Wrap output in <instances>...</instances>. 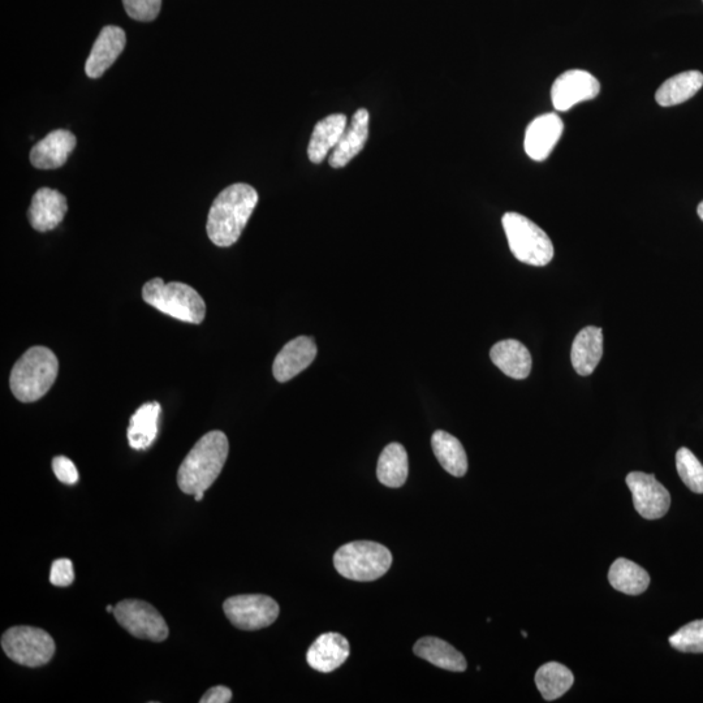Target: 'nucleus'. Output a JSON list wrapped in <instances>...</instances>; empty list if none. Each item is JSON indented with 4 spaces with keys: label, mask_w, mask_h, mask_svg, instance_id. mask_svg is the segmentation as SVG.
I'll return each instance as SVG.
<instances>
[{
    "label": "nucleus",
    "mask_w": 703,
    "mask_h": 703,
    "mask_svg": "<svg viewBox=\"0 0 703 703\" xmlns=\"http://www.w3.org/2000/svg\"><path fill=\"white\" fill-rule=\"evenodd\" d=\"M258 204L256 189L248 184H234L215 198L207 217L206 231L211 243L228 248L234 245L247 227Z\"/></svg>",
    "instance_id": "1"
},
{
    "label": "nucleus",
    "mask_w": 703,
    "mask_h": 703,
    "mask_svg": "<svg viewBox=\"0 0 703 703\" xmlns=\"http://www.w3.org/2000/svg\"><path fill=\"white\" fill-rule=\"evenodd\" d=\"M230 444L222 431H210L194 444L181 463L178 485L183 493L194 495L209 489L226 464Z\"/></svg>",
    "instance_id": "2"
},
{
    "label": "nucleus",
    "mask_w": 703,
    "mask_h": 703,
    "mask_svg": "<svg viewBox=\"0 0 703 703\" xmlns=\"http://www.w3.org/2000/svg\"><path fill=\"white\" fill-rule=\"evenodd\" d=\"M59 361L51 349L33 347L16 362L10 375L12 394L21 403L40 400L58 378Z\"/></svg>",
    "instance_id": "3"
},
{
    "label": "nucleus",
    "mask_w": 703,
    "mask_h": 703,
    "mask_svg": "<svg viewBox=\"0 0 703 703\" xmlns=\"http://www.w3.org/2000/svg\"><path fill=\"white\" fill-rule=\"evenodd\" d=\"M142 299L159 312L181 322L200 325L206 316L204 299L185 283H165L161 278H154L142 288Z\"/></svg>",
    "instance_id": "4"
},
{
    "label": "nucleus",
    "mask_w": 703,
    "mask_h": 703,
    "mask_svg": "<svg viewBox=\"0 0 703 703\" xmlns=\"http://www.w3.org/2000/svg\"><path fill=\"white\" fill-rule=\"evenodd\" d=\"M392 564V554L377 542L356 541L340 547L334 555L336 571L345 579L369 582L385 576Z\"/></svg>",
    "instance_id": "5"
},
{
    "label": "nucleus",
    "mask_w": 703,
    "mask_h": 703,
    "mask_svg": "<svg viewBox=\"0 0 703 703\" xmlns=\"http://www.w3.org/2000/svg\"><path fill=\"white\" fill-rule=\"evenodd\" d=\"M502 224L517 260L530 266L549 265L554 258V245L541 227L519 213L504 214Z\"/></svg>",
    "instance_id": "6"
},
{
    "label": "nucleus",
    "mask_w": 703,
    "mask_h": 703,
    "mask_svg": "<svg viewBox=\"0 0 703 703\" xmlns=\"http://www.w3.org/2000/svg\"><path fill=\"white\" fill-rule=\"evenodd\" d=\"M2 648L7 657L21 666L41 667L55 654V642L40 628L14 627L2 637Z\"/></svg>",
    "instance_id": "7"
},
{
    "label": "nucleus",
    "mask_w": 703,
    "mask_h": 703,
    "mask_svg": "<svg viewBox=\"0 0 703 703\" xmlns=\"http://www.w3.org/2000/svg\"><path fill=\"white\" fill-rule=\"evenodd\" d=\"M224 614L236 628L258 631L270 627L279 616V605L273 598L262 594L236 595L223 605Z\"/></svg>",
    "instance_id": "8"
},
{
    "label": "nucleus",
    "mask_w": 703,
    "mask_h": 703,
    "mask_svg": "<svg viewBox=\"0 0 703 703\" xmlns=\"http://www.w3.org/2000/svg\"><path fill=\"white\" fill-rule=\"evenodd\" d=\"M114 616L125 631L136 638L153 642L167 640L166 620L148 602L125 599L115 606Z\"/></svg>",
    "instance_id": "9"
},
{
    "label": "nucleus",
    "mask_w": 703,
    "mask_h": 703,
    "mask_svg": "<svg viewBox=\"0 0 703 703\" xmlns=\"http://www.w3.org/2000/svg\"><path fill=\"white\" fill-rule=\"evenodd\" d=\"M627 485L633 495L636 511L644 519L658 520L667 515L671 506V495L654 474L629 473Z\"/></svg>",
    "instance_id": "10"
},
{
    "label": "nucleus",
    "mask_w": 703,
    "mask_h": 703,
    "mask_svg": "<svg viewBox=\"0 0 703 703\" xmlns=\"http://www.w3.org/2000/svg\"><path fill=\"white\" fill-rule=\"evenodd\" d=\"M599 92H601V84L592 73L571 69L560 75L552 85V105L555 110L568 111L577 103L594 99Z\"/></svg>",
    "instance_id": "11"
},
{
    "label": "nucleus",
    "mask_w": 703,
    "mask_h": 703,
    "mask_svg": "<svg viewBox=\"0 0 703 703\" xmlns=\"http://www.w3.org/2000/svg\"><path fill=\"white\" fill-rule=\"evenodd\" d=\"M317 357V344L309 336H299L284 345L275 357L273 374L276 381L286 383L303 373Z\"/></svg>",
    "instance_id": "12"
},
{
    "label": "nucleus",
    "mask_w": 703,
    "mask_h": 703,
    "mask_svg": "<svg viewBox=\"0 0 703 703\" xmlns=\"http://www.w3.org/2000/svg\"><path fill=\"white\" fill-rule=\"evenodd\" d=\"M563 120L556 114L538 116L528 125L525 132L524 148L533 161L542 162L549 158L555 145L563 135Z\"/></svg>",
    "instance_id": "13"
},
{
    "label": "nucleus",
    "mask_w": 703,
    "mask_h": 703,
    "mask_svg": "<svg viewBox=\"0 0 703 703\" xmlns=\"http://www.w3.org/2000/svg\"><path fill=\"white\" fill-rule=\"evenodd\" d=\"M125 42V32L115 25H107L101 30L97 41L94 42L92 53H90L85 64L86 76L90 79H99L103 73L116 62L119 55L123 53Z\"/></svg>",
    "instance_id": "14"
},
{
    "label": "nucleus",
    "mask_w": 703,
    "mask_h": 703,
    "mask_svg": "<svg viewBox=\"0 0 703 703\" xmlns=\"http://www.w3.org/2000/svg\"><path fill=\"white\" fill-rule=\"evenodd\" d=\"M68 211L66 197L51 188L38 189L28 210V218L34 230L53 231L63 222Z\"/></svg>",
    "instance_id": "15"
},
{
    "label": "nucleus",
    "mask_w": 703,
    "mask_h": 703,
    "mask_svg": "<svg viewBox=\"0 0 703 703\" xmlns=\"http://www.w3.org/2000/svg\"><path fill=\"white\" fill-rule=\"evenodd\" d=\"M75 148V135L66 129H56L33 146L30 162L38 170H56L67 162Z\"/></svg>",
    "instance_id": "16"
},
{
    "label": "nucleus",
    "mask_w": 703,
    "mask_h": 703,
    "mask_svg": "<svg viewBox=\"0 0 703 703\" xmlns=\"http://www.w3.org/2000/svg\"><path fill=\"white\" fill-rule=\"evenodd\" d=\"M351 654L347 638L339 633H325L310 646L306 661L313 670L329 674L342 666Z\"/></svg>",
    "instance_id": "17"
},
{
    "label": "nucleus",
    "mask_w": 703,
    "mask_h": 703,
    "mask_svg": "<svg viewBox=\"0 0 703 703\" xmlns=\"http://www.w3.org/2000/svg\"><path fill=\"white\" fill-rule=\"evenodd\" d=\"M369 112L365 109L356 111L352 116L351 124L347 125L338 145L330 155V166L342 168L348 165L364 149L369 137Z\"/></svg>",
    "instance_id": "18"
},
{
    "label": "nucleus",
    "mask_w": 703,
    "mask_h": 703,
    "mask_svg": "<svg viewBox=\"0 0 703 703\" xmlns=\"http://www.w3.org/2000/svg\"><path fill=\"white\" fill-rule=\"evenodd\" d=\"M490 359L502 372L513 379H525L532 372V355L519 340H502L490 351Z\"/></svg>",
    "instance_id": "19"
},
{
    "label": "nucleus",
    "mask_w": 703,
    "mask_h": 703,
    "mask_svg": "<svg viewBox=\"0 0 703 703\" xmlns=\"http://www.w3.org/2000/svg\"><path fill=\"white\" fill-rule=\"evenodd\" d=\"M603 356V331L589 326L582 329L572 345L571 361L576 373L590 375L597 368Z\"/></svg>",
    "instance_id": "20"
},
{
    "label": "nucleus",
    "mask_w": 703,
    "mask_h": 703,
    "mask_svg": "<svg viewBox=\"0 0 703 703\" xmlns=\"http://www.w3.org/2000/svg\"><path fill=\"white\" fill-rule=\"evenodd\" d=\"M348 119L343 114H334L319 120L314 127L312 138L308 146V157L310 161L319 165L325 161L335 146L338 145L340 137L347 129Z\"/></svg>",
    "instance_id": "21"
},
{
    "label": "nucleus",
    "mask_w": 703,
    "mask_h": 703,
    "mask_svg": "<svg viewBox=\"0 0 703 703\" xmlns=\"http://www.w3.org/2000/svg\"><path fill=\"white\" fill-rule=\"evenodd\" d=\"M162 408L157 401L138 408L129 421L128 442L133 450H148L158 437Z\"/></svg>",
    "instance_id": "22"
},
{
    "label": "nucleus",
    "mask_w": 703,
    "mask_h": 703,
    "mask_svg": "<svg viewBox=\"0 0 703 703\" xmlns=\"http://www.w3.org/2000/svg\"><path fill=\"white\" fill-rule=\"evenodd\" d=\"M414 654L435 667L452 672H464L468 664L465 657L454 646L437 637H425L414 645Z\"/></svg>",
    "instance_id": "23"
},
{
    "label": "nucleus",
    "mask_w": 703,
    "mask_h": 703,
    "mask_svg": "<svg viewBox=\"0 0 703 703\" xmlns=\"http://www.w3.org/2000/svg\"><path fill=\"white\" fill-rule=\"evenodd\" d=\"M431 446L439 463L446 472L455 477H464L468 472V457L463 444L447 431L438 430L431 438Z\"/></svg>",
    "instance_id": "24"
},
{
    "label": "nucleus",
    "mask_w": 703,
    "mask_h": 703,
    "mask_svg": "<svg viewBox=\"0 0 703 703\" xmlns=\"http://www.w3.org/2000/svg\"><path fill=\"white\" fill-rule=\"evenodd\" d=\"M703 86V73L700 71H688L679 73L671 79L664 81L661 88L655 94L658 105L671 107L687 102L688 99L696 96Z\"/></svg>",
    "instance_id": "25"
},
{
    "label": "nucleus",
    "mask_w": 703,
    "mask_h": 703,
    "mask_svg": "<svg viewBox=\"0 0 703 703\" xmlns=\"http://www.w3.org/2000/svg\"><path fill=\"white\" fill-rule=\"evenodd\" d=\"M608 581L612 588L627 595H640L648 590L649 573L631 560L620 558L612 563L608 572Z\"/></svg>",
    "instance_id": "26"
},
{
    "label": "nucleus",
    "mask_w": 703,
    "mask_h": 703,
    "mask_svg": "<svg viewBox=\"0 0 703 703\" xmlns=\"http://www.w3.org/2000/svg\"><path fill=\"white\" fill-rule=\"evenodd\" d=\"M408 455L399 443H391L383 450L378 460L377 476L382 485L398 489L407 481Z\"/></svg>",
    "instance_id": "27"
},
{
    "label": "nucleus",
    "mask_w": 703,
    "mask_h": 703,
    "mask_svg": "<svg viewBox=\"0 0 703 703\" xmlns=\"http://www.w3.org/2000/svg\"><path fill=\"white\" fill-rule=\"evenodd\" d=\"M575 683V676L563 664L550 662L538 668L536 684L546 701H555L564 696Z\"/></svg>",
    "instance_id": "28"
},
{
    "label": "nucleus",
    "mask_w": 703,
    "mask_h": 703,
    "mask_svg": "<svg viewBox=\"0 0 703 703\" xmlns=\"http://www.w3.org/2000/svg\"><path fill=\"white\" fill-rule=\"evenodd\" d=\"M676 468L689 490L696 494H703V465L689 448L683 447L677 451Z\"/></svg>",
    "instance_id": "29"
},
{
    "label": "nucleus",
    "mask_w": 703,
    "mask_h": 703,
    "mask_svg": "<svg viewBox=\"0 0 703 703\" xmlns=\"http://www.w3.org/2000/svg\"><path fill=\"white\" fill-rule=\"evenodd\" d=\"M672 648L681 653H703V620L692 621L670 637Z\"/></svg>",
    "instance_id": "30"
},
{
    "label": "nucleus",
    "mask_w": 703,
    "mask_h": 703,
    "mask_svg": "<svg viewBox=\"0 0 703 703\" xmlns=\"http://www.w3.org/2000/svg\"><path fill=\"white\" fill-rule=\"evenodd\" d=\"M125 11L131 19L149 23L157 19L162 0H123Z\"/></svg>",
    "instance_id": "31"
},
{
    "label": "nucleus",
    "mask_w": 703,
    "mask_h": 703,
    "mask_svg": "<svg viewBox=\"0 0 703 703\" xmlns=\"http://www.w3.org/2000/svg\"><path fill=\"white\" fill-rule=\"evenodd\" d=\"M73 580H75V571H73V564L71 560H55L53 566H51V584H53L54 586H60V588H66V586L72 584Z\"/></svg>",
    "instance_id": "32"
},
{
    "label": "nucleus",
    "mask_w": 703,
    "mask_h": 703,
    "mask_svg": "<svg viewBox=\"0 0 703 703\" xmlns=\"http://www.w3.org/2000/svg\"><path fill=\"white\" fill-rule=\"evenodd\" d=\"M53 470L56 478L66 485L72 486L79 482V470L72 460L66 456H56L53 460Z\"/></svg>",
    "instance_id": "33"
},
{
    "label": "nucleus",
    "mask_w": 703,
    "mask_h": 703,
    "mask_svg": "<svg viewBox=\"0 0 703 703\" xmlns=\"http://www.w3.org/2000/svg\"><path fill=\"white\" fill-rule=\"evenodd\" d=\"M232 698V692L230 688L227 687H222V685H219V687H214L209 690L204 694V697L201 698V703H227L230 702Z\"/></svg>",
    "instance_id": "34"
},
{
    "label": "nucleus",
    "mask_w": 703,
    "mask_h": 703,
    "mask_svg": "<svg viewBox=\"0 0 703 703\" xmlns=\"http://www.w3.org/2000/svg\"><path fill=\"white\" fill-rule=\"evenodd\" d=\"M205 497V491H200V493L194 494V499L197 500V502H201L202 499Z\"/></svg>",
    "instance_id": "35"
},
{
    "label": "nucleus",
    "mask_w": 703,
    "mask_h": 703,
    "mask_svg": "<svg viewBox=\"0 0 703 703\" xmlns=\"http://www.w3.org/2000/svg\"><path fill=\"white\" fill-rule=\"evenodd\" d=\"M697 214H698V217L701 218V221H703V201L697 207Z\"/></svg>",
    "instance_id": "36"
},
{
    "label": "nucleus",
    "mask_w": 703,
    "mask_h": 703,
    "mask_svg": "<svg viewBox=\"0 0 703 703\" xmlns=\"http://www.w3.org/2000/svg\"><path fill=\"white\" fill-rule=\"evenodd\" d=\"M106 611H107V612H112V614H114L115 607L107 606V607H106Z\"/></svg>",
    "instance_id": "37"
}]
</instances>
